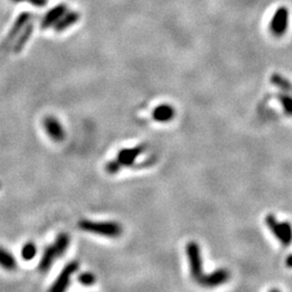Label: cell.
Returning a JSON list of instances; mask_svg holds the SVG:
<instances>
[{
	"label": "cell",
	"instance_id": "6da1fadb",
	"mask_svg": "<svg viewBox=\"0 0 292 292\" xmlns=\"http://www.w3.org/2000/svg\"><path fill=\"white\" fill-rule=\"evenodd\" d=\"M71 237L68 233H60L55 237V240L51 245L46 247L43 256L40 258L38 269L41 273H46L51 269L55 260L60 258L70 247Z\"/></svg>",
	"mask_w": 292,
	"mask_h": 292
},
{
	"label": "cell",
	"instance_id": "7a4b0ae2",
	"mask_svg": "<svg viewBox=\"0 0 292 292\" xmlns=\"http://www.w3.org/2000/svg\"><path fill=\"white\" fill-rule=\"evenodd\" d=\"M78 228L82 232L103 236L107 238H117L122 234V226L116 221H94L89 219H81L78 222Z\"/></svg>",
	"mask_w": 292,
	"mask_h": 292
},
{
	"label": "cell",
	"instance_id": "3957f363",
	"mask_svg": "<svg viewBox=\"0 0 292 292\" xmlns=\"http://www.w3.org/2000/svg\"><path fill=\"white\" fill-rule=\"evenodd\" d=\"M265 223L283 246L288 247L292 244V225L289 222H279L274 214H268Z\"/></svg>",
	"mask_w": 292,
	"mask_h": 292
},
{
	"label": "cell",
	"instance_id": "277c9868",
	"mask_svg": "<svg viewBox=\"0 0 292 292\" xmlns=\"http://www.w3.org/2000/svg\"><path fill=\"white\" fill-rule=\"evenodd\" d=\"M186 253L189 262L190 276L198 283L205 275L203 270L202 252H200L199 245L195 243V241H189L186 245Z\"/></svg>",
	"mask_w": 292,
	"mask_h": 292
},
{
	"label": "cell",
	"instance_id": "5b68a950",
	"mask_svg": "<svg viewBox=\"0 0 292 292\" xmlns=\"http://www.w3.org/2000/svg\"><path fill=\"white\" fill-rule=\"evenodd\" d=\"M78 269L79 263L77 261L69 262L58 274V276L55 278L51 287L49 288L48 292H68L72 277L75 273H77Z\"/></svg>",
	"mask_w": 292,
	"mask_h": 292
},
{
	"label": "cell",
	"instance_id": "8992f818",
	"mask_svg": "<svg viewBox=\"0 0 292 292\" xmlns=\"http://www.w3.org/2000/svg\"><path fill=\"white\" fill-rule=\"evenodd\" d=\"M289 21V12L285 7H280L274 13L270 23V30L274 36L280 37L287 31Z\"/></svg>",
	"mask_w": 292,
	"mask_h": 292
},
{
	"label": "cell",
	"instance_id": "52a82bcc",
	"mask_svg": "<svg viewBox=\"0 0 292 292\" xmlns=\"http://www.w3.org/2000/svg\"><path fill=\"white\" fill-rule=\"evenodd\" d=\"M231 278V273L225 269H219L210 274H205L198 285L205 288H215L226 283Z\"/></svg>",
	"mask_w": 292,
	"mask_h": 292
},
{
	"label": "cell",
	"instance_id": "ba28073f",
	"mask_svg": "<svg viewBox=\"0 0 292 292\" xmlns=\"http://www.w3.org/2000/svg\"><path fill=\"white\" fill-rule=\"evenodd\" d=\"M144 151L143 146H138L135 148H127L122 149L116 158V161L118 163L120 168L122 167H131L136 163L137 158L140 156V154Z\"/></svg>",
	"mask_w": 292,
	"mask_h": 292
},
{
	"label": "cell",
	"instance_id": "9c48e42d",
	"mask_svg": "<svg viewBox=\"0 0 292 292\" xmlns=\"http://www.w3.org/2000/svg\"><path fill=\"white\" fill-rule=\"evenodd\" d=\"M16 266H18V262L15 256L9 250L0 246V268L6 271H14Z\"/></svg>",
	"mask_w": 292,
	"mask_h": 292
},
{
	"label": "cell",
	"instance_id": "30bf717a",
	"mask_svg": "<svg viewBox=\"0 0 292 292\" xmlns=\"http://www.w3.org/2000/svg\"><path fill=\"white\" fill-rule=\"evenodd\" d=\"M174 110L170 105H161L154 112V118L158 121L166 122L173 118Z\"/></svg>",
	"mask_w": 292,
	"mask_h": 292
},
{
	"label": "cell",
	"instance_id": "8fae6325",
	"mask_svg": "<svg viewBox=\"0 0 292 292\" xmlns=\"http://www.w3.org/2000/svg\"><path fill=\"white\" fill-rule=\"evenodd\" d=\"M36 254H37V246L34 243H31V241H28V243H26L22 247L21 255L25 261L33 260V258L36 256Z\"/></svg>",
	"mask_w": 292,
	"mask_h": 292
},
{
	"label": "cell",
	"instance_id": "7c38bea8",
	"mask_svg": "<svg viewBox=\"0 0 292 292\" xmlns=\"http://www.w3.org/2000/svg\"><path fill=\"white\" fill-rule=\"evenodd\" d=\"M78 281L83 286H92L95 283V275L91 272H83L78 276Z\"/></svg>",
	"mask_w": 292,
	"mask_h": 292
},
{
	"label": "cell",
	"instance_id": "4fadbf2b",
	"mask_svg": "<svg viewBox=\"0 0 292 292\" xmlns=\"http://www.w3.org/2000/svg\"><path fill=\"white\" fill-rule=\"evenodd\" d=\"M280 102L282 104L283 111H285V113L289 116H292V98L287 96V95H281Z\"/></svg>",
	"mask_w": 292,
	"mask_h": 292
},
{
	"label": "cell",
	"instance_id": "5bb4252c",
	"mask_svg": "<svg viewBox=\"0 0 292 292\" xmlns=\"http://www.w3.org/2000/svg\"><path fill=\"white\" fill-rule=\"evenodd\" d=\"M105 169H106V172L107 173H110V174H116L117 172H119L120 171V166L118 165V163L116 161V159L114 160H111L110 163H107L106 167H105Z\"/></svg>",
	"mask_w": 292,
	"mask_h": 292
},
{
	"label": "cell",
	"instance_id": "9a60e30c",
	"mask_svg": "<svg viewBox=\"0 0 292 292\" xmlns=\"http://www.w3.org/2000/svg\"><path fill=\"white\" fill-rule=\"evenodd\" d=\"M286 265H287V268H292V254L287 257Z\"/></svg>",
	"mask_w": 292,
	"mask_h": 292
},
{
	"label": "cell",
	"instance_id": "2e32d148",
	"mask_svg": "<svg viewBox=\"0 0 292 292\" xmlns=\"http://www.w3.org/2000/svg\"><path fill=\"white\" fill-rule=\"evenodd\" d=\"M270 292H280L279 290H277V289H272Z\"/></svg>",
	"mask_w": 292,
	"mask_h": 292
},
{
	"label": "cell",
	"instance_id": "e0dca14e",
	"mask_svg": "<svg viewBox=\"0 0 292 292\" xmlns=\"http://www.w3.org/2000/svg\"><path fill=\"white\" fill-rule=\"evenodd\" d=\"M0 187H2V183H0Z\"/></svg>",
	"mask_w": 292,
	"mask_h": 292
}]
</instances>
